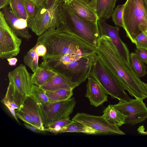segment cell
Instances as JSON below:
<instances>
[{
  "mask_svg": "<svg viewBox=\"0 0 147 147\" xmlns=\"http://www.w3.org/2000/svg\"><path fill=\"white\" fill-rule=\"evenodd\" d=\"M98 57L121 86L136 98H147V83L135 74L122 59L111 40L102 44L96 50Z\"/></svg>",
  "mask_w": 147,
  "mask_h": 147,
  "instance_id": "obj_1",
  "label": "cell"
},
{
  "mask_svg": "<svg viewBox=\"0 0 147 147\" xmlns=\"http://www.w3.org/2000/svg\"><path fill=\"white\" fill-rule=\"evenodd\" d=\"M37 42L47 49V53L42 58L70 54L84 56L97 54L96 48L60 27L46 31L38 36Z\"/></svg>",
  "mask_w": 147,
  "mask_h": 147,
  "instance_id": "obj_2",
  "label": "cell"
},
{
  "mask_svg": "<svg viewBox=\"0 0 147 147\" xmlns=\"http://www.w3.org/2000/svg\"><path fill=\"white\" fill-rule=\"evenodd\" d=\"M97 55L70 54L43 58L40 66L52 70L78 86L90 76Z\"/></svg>",
  "mask_w": 147,
  "mask_h": 147,
  "instance_id": "obj_3",
  "label": "cell"
},
{
  "mask_svg": "<svg viewBox=\"0 0 147 147\" xmlns=\"http://www.w3.org/2000/svg\"><path fill=\"white\" fill-rule=\"evenodd\" d=\"M59 27L67 30L96 48L100 37L97 23L82 20L76 16L68 5L59 4Z\"/></svg>",
  "mask_w": 147,
  "mask_h": 147,
  "instance_id": "obj_4",
  "label": "cell"
},
{
  "mask_svg": "<svg viewBox=\"0 0 147 147\" xmlns=\"http://www.w3.org/2000/svg\"><path fill=\"white\" fill-rule=\"evenodd\" d=\"M124 4L123 28L134 44L138 35L147 32V9L143 0H127Z\"/></svg>",
  "mask_w": 147,
  "mask_h": 147,
  "instance_id": "obj_5",
  "label": "cell"
},
{
  "mask_svg": "<svg viewBox=\"0 0 147 147\" xmlns=\"http://www.w3.org/2000/svg\"><path fill=\"white\" fill-rule=\"evenodd\" d=\"M8 76L9 82L4 97L19 107L26 97L30 95L34 85L31 76L22 64L9 72Z\"/></svg>",
  "mask_w": 147,
  "mask_h": 147,
  "instance_id": "obj_6",
  "label": "cell"
},
{
  "mask_svg": "<svg viewBox=\"0 0 147 147\" xmlns=\"http://www.w3.org/2000/svg\"><path fill=\"white\" fill-rule=\"evenodd\" d=\"M90 76L93 78L101 86L106 93L112 98L126 101L131 100L105 66L97 55L92 67Z\"/></svg>",
  "mask_w": 147,
  "mask_h": 147,
  "instance_id": "obj_7",
  "label": "cell"
},
{
  "mask_svg": "<svg viewBox=\"0 0 147 147\" xmlns=\"http://www.w3.org/2000/svg\"><path fill=\"white\" fill-rule=\"evenodd\" d=\"M59 5L56 1L50 7L37 8L35 15L27 20L28 27L39 36L47 31L59 27Z\"/></svg>",
  "mask_w": 147,
  "mask_h": 147,
  "instance_id": "obj_8",
  "label": "cell"
},
{
  "mask_svg": "<svg viewBox=\"0 0 147 147\" xmlns=\"http://www.w3.org/2000/svg\"><path fill=\"white\" fill-rule=\"evenodd\" d=\"M74 97L63 101L39 104L44 127L48 128L57 121L69 117L76 104Z\"/></svg>",
  "mask_w": 147,
  "mask_h": 147,
  "instance_id": "obj_9",
  "label": "cell"
},
{
  "mask_svg": "<svg viewBox=\"0 0 147 147\" xmlns=\"http://www.w3.org/2000/svg\"><path fill=\"white\" fill-rule=\"evenodd\" d=\"M22 40L7 24L0 12V57L7 59L17 55L20 51Z\"/></svg>",
  "mask_w": 147,
  "mask_h": 147,
  "instance_id": "obj_10",
  "label": "cell"
},
{
  "mask_svg": "<svg viewBox=\"0 0 147 147\" xmlns=\"http://www.w3.org/2000/svg\"><path fill=\"white\" fill-rule=\"evenodd\" d=\"M143 100L136 98L128 101L119 100L118 103L114 106L127 116L125 124L134 125L147 118V107Z\"/></svg>",
  "mask_w": 147,
  "mask_h": 147,
  "instance_id": "obj_11",
  "label": "cell"
},
{
  "mask_svg": "<svg viewBox=\"0 0 147 147\" xmlns=\"http://www.w3.org/2000/svg\"><path fill=\"white\" fill-rule=\"evenodd\" d=\"M72 120L84 123L91 127L96 131V134H125L119 127L109 122L102 116L78 113L74 116Z\"/></svg>",
  "mask_w": 147,
  "mask_h": 147,
  "instance_id": "obj_12",
  "label": "cell"
},
{
  "mask_svg": "<svg viewBox=\"0 0 147 147\" xmlns=\"http://www.w3.org/2000/svg\"><path fill=\"white\" fill-rule=\"evenodd\" d=\"M97 23L100 36L105 35L109 37L122 59L130 65V54L127 45L119 37V27L111 26L107 24L105 21L98 19Z\"/></svg>",
  "mask_w": 147,
  "mask_h": 147,
  "instance_id": "obj_13",
  "label": "cell"
},
{
  "mask_svg": "<svg viewBox=\"0 0 147 147\" xmlns=\"http://www.w3.org/2000/svg\"><path fill=\"white\" fill-rule=\"evenodd\" d=\"M2 11L7 24L18 37L28 40L32 38L27 20L18 17L10 7L3 8Z\"/></svg>",
  "mask_w": 147,
  "mask_h": 147,
  "instance_id": "obj_14",
  "label": "cell"
},
{
  "mask_svg": "<svg viewBox=\"0 0 147 147\" xmlns=\"http://www.w3.org/2000/svg\"><path fill=\"white\" fill-rule=\"evenodd\" d=\"M86 97L89 100L90 104L98 107L108 101V96L100 84L92 77L89 76L86 86Z\"/></svg>",
  "mask_w": 147,
  "mask_h": 147,
  "instance_id": "obj_15",
  "label": "cell"
},
{
  "mask_svg": "<svg viewBox=\"0 0 147 147\" xmlns=\"http://www.w3.org/2000/svg\"><path fill=\"white\" fill-rule=\"evenodd\" d=\"M18 109L29 115L35 126L40 129H44L39 105L32 96L30 95L27 96Z\"/></svg>",
  "mask_w": 147,
  "mask_h": 147,
  "instance_id": "obj_16",
  "label": "cell"
},
{
  "mask_svg": "<svg viewBox=\"0 0 147 147\" xmlns=\"http://www.w3.org/2000/svg\"><path fill=\"white\" fill-rule=\"evenodd\" d=\"M73 13L80 19L97 23L98 18L95 11L80 0H71L68 5Z\"/></svg>",
  "mask_w": 147,
  "mask_h": 147,
  "instance_id": "obj_17",
  "label": "cell"
},
{
  "mask_svg": "<svg viewBox=\"0 0 147 147\" xmlns=\"http://www.w3.org/2000/svg\"><path fill=\"white\" fill-rule=\"evenodd\" d=\"M78 85L56 73L50 80L40 86L45 91H53L61 89L73 90Z\"/></svg>",
  "mask_w": 147,
  "mask_h": 147,
  "instance_id": "obj_18",
  "label": "cell"
},
{
  "mask_svg": "<svg viewBox=\"0 0 147 147\" xmlns=\"http://www.w3.org/2000/svg\"><path fill=\"white\" fill-rule=\"evenodd\" d=\"M117 0H96L95 12L98 18L105 21L114 11Z\"/></svg>",
  "mask_w": 147,
  "mask_h": 147,
  "instance_id": "obj_19",
  "label": "cell"
},
{
  "mask_svg": "<svg viewBox=\"0 0 147 147\" xmlns=\"http://www.w3.org/2000/svg\"><path fill=\"white\" fill-rule=\"evenodd\" d=\"M109 122L118 127L125 124L126 115L116 109L114 105H109L105 109L102 115Z\"/></svg>",
  "mask_w": 147,
  "mask_h": 147,
  "instance_id": "obj_20",
  "label": "cell"
},
{
  "mask_svg": "<svg viewBox=\"0 0 147 147\" xmlns=\"http://www.w3.org/2000/svg\"><path fill=\"white\" fill-rule=\"evenodd\" d=\"M31 76L32 83L34 85L40 86L47 82L56 74L52 70L46 67L39 66Z\"/></svg>",
  "mask_w": 147,
  "mask_h": 147,
  "instance_id": "obj_21",
  "label": "cell"
},
{
  "mask_svg": "<svg viewBox=\"0 0 147 147\" xmlns=\"http://www.w3.org/2000/svg\"><path fill=\"white\" fill-rule=\"evenodd\" d=\"M65 132L82 133L88 134H96V131L87 125L77 121L72 122L61 128L59 133Z\"/></svg>",
  "mask_w": 147,
  "mask_h": 147,
  "instance_id": "obj_22",
  "label": "cell"
},
{
  "mask_svg": "<svg viewBox=\"0 0 147 147\" xmlns=\"http://www.w3.org/2000/svg\"><path fill=\"white\" fill-rule=\"evenodd\" d=\"M129 59L130 66L138 77L140 78L147 74V67L135 53H131L130 54Z\"/></svg>",
  "mask_w": 147,
  "mask_h": 147,
  "instance_id": "obj_23",
  "label": "cell"
},
{
  "mask_svg": "<svg viewBox=\"0 0 147 147\" xmlns=\"http://www.w3.org/2000/svg\"><path fill=\"white\" fill-rule=\"evenodd\" d=\"M45 91L49 102H50L67 100L71 98L73 95V90L70 89H61L53 91Z\"/></svg>",
  "mask_w": 147,
  "mask_h": 147,
  "instance_id": "obj_24",
  "label": "cell"
},
{
  "mask_svg": "<svg viewBox=\"0 0 147 147\" xmlns=\"http://www.w3.org/2000/svg\"><path fill=\"white\" fill-rule=\"evenodd\" d=\"M36 45L30 49L26 53L23 57V62L28 66L33 73L39 67V57L35 51Z\"/></svg>",
  "mask_w": 147,
  "mask_h": 147,
  "instance_id": "obj_25",
  "label": "cell"
},
{
  "mask_svg": "<svg viewBox=\"0 0 147 147\" xmlns=\"http://www.w3.org/2000/svg\"><path fill=\"white\" fill-rule=\"evenodd\" d=\"M24 0H8L10 7L18 17L27 20V15L26 11Z\"/></svg>",
  "mask_w": 147,
  "mask_h": 147,
  "instance_id": "obj_26",
  "label": "cell"
},
{
  "mask_svg": "<svg viewBox=\"0 0 147 147\" xmlns=\"http://www.w3.org/2000/svg\"><path fill=\"white\" fill-rule=\"evenodd\" d=\"M39 104H43L49 102L45 91L40 86L34 85L30 95Z\"/></svg>",
  "mask_w": 147,
  "mask_h": 147,
  "instance_id": "obj_27",
  "label": "cell"
},
{
  "mask_svg": "<svg viewBox=\"0 0 147 147\" xmlns=\"http://www.w3.org/2000/svg\"><path fill=\"white\" fill-rule=\"evenodd\" d=\"M69 117L61 119L54 123L48 128H45L44 130L52 132L55 134L59 133L60 129L72 122Z\"/></svg>",
  "mask_w": 147,
  "mask_h": 147,
  "instance_id": "obj_28",
  "label": "cell"
},
{
  "mask_svg": "<svg viewBox=\"0 0 147 147\" xmlns=\"http://www.w3.org/2000/svg\"><path fill=\"white\" fill-rule=\"evenodd\" d=\"M124 4L118 5L114 10L111 16L115 25L123 28V15Z\"/></svg>",
  "mask_w": 147,
  "mask_h": 147,
  "instance_id": "obj_29",
  "label": "cell"
},
{
  "mask_svg": "<svg viewBox=\"0 0 147 147\" xmlns=\"http://www.w3.org/2000/svg\"><path fill=\"white\" fill-rule=\"evenodd\" d=\"M134 44L137 49L147 50V32L138 35L135 39Z\"/></svg>",
  "mask_w": 147,
  "mask_h": 147,
  "instance_id": "obj_30",
  "label": "cell"
},
{
  "mask_svg": "<svg viewBox=\"0 0 147 147\" xmlns=\"http://www.w3.org/2000/svg\"><path fill=\"white\" fill-rule=\"evenodd\" d=\"M24 1L28 20L35 15L37 8L34 4L28 0H24Z\"/></svg>",
  "mask_w": 147,
  "mask_h": 147,
  "instance_id": "obj_31",
  "label": "cell"
},
{
  "mask_svg": "<svg viewBox=\"0 0 147 147\" xmlns=\"http://www.w3.org/2000/svg\"><path fill=\"white\" fill-rule=\"evenodd\" d=\"M15 113L17 117L22 120L24 122L34 125L31 118L27 113L19 109H17L15 111Z\"/></svg>",
  "mask_w": 147,
  "mask_h": 147,
  "instance_id": "obj_32",
  "label": "cell"
},
{
  "mask_svg": "<svg viewBox=\"0 0 147 147\" xmlns=\"http://www.w3.org/2000/svg\"><path fill=\"white\" fill-rule=\"evenodd\" d=\"M35 48V51L38 55L42 57L45 55L47 52V49L45 46L43 44L37 42Z\"/></svg>",
  "mask_w": 147,
  "mask_h": 147,
  "instance_id": "obj_33",
  "label": "cell"
},
{
  "mask_svg": "<svg viewBox=\"0 0 147 147\" xmlns=\"http://www.w3.org/2000/svg\"><path fill=\"white\" fill-rule=\"evenodd\" d=\"M135 53L144 63L147 65V50L137 49Z\"/></svg>",
  "mask_w": 147,
  "mask_h": 147,
  "instance_id": "obj_34",
  "label": "cell"
},
{
  "mask_svg": "<svg viewBox=\"0 0 147 147\" xmlns=\"http://www.w3.org/2000/svg\"><path fill=\"white\" fill-rule=\"evenodd\" d=\"M24 125L27 128L29 129L32 131L37 133L44 132L45 131L44 130L40 129L36 126L31 124L24 122Z\"/></svg>",
  "mask_w": 147,
  "mask_h": 147,
  "instance_id": "obj_35",
  "label": "cell"
},
{
  "mask_svg": "<svg viewBox=\"0 0 147 147\" xmlns=\"http://www.w3.org/2000/svg\"><path fill=\"white\" fill-rule=\"evenodd\" d=\"M95 11L96 0H80Z\"/></svg>",
  "mask_w": 147,
  "mask_h": 147,
  "instance_id": "obj_36",
  "label": "cell"
},
{
  "mask_svg": "<svg viewBox=\"0 0 147 147\" xmlns=\"http://www.w3.org/2000/svg\"><path fill=\"white\" fill-rule=\"evenodd\" d=\"M34 4L37 7H43L45 5L46 0H28Z\"/></svg>",
  "mask_w": 147,
  "mask_h": 147,
  "instance_id": "obj_37",
  "label": "cell"
},
{
  "mask_svg": "<svg viewBox=\"0 0 147 147\" xmlns=\"http://www.w3.org/2000/svg\"><path fill=\"white\" fill-rule=\"evenodd\" d=\"M9 65L10 66H14L16 65L18 61L17 58L12 57L7 59Z\"/></svg>",
  "mask_w": 147,
  "mask_h": 147,
  "instance_id": "obj_38",
  "label": "cell"
},
{
  "mask_svg": "<svg viewBox=\"0 0 147 147\" xmlns=\"http://www.w3.org/2000/svg\"><path fill=\"white\" fill-rule=\"evenodd\" d=\"M8 4V0H0V9H1L7 6Z\"/></svg>",
  "mask_w": 147,
  "mask_h": 147,
  "instance_id": "obj_39",
  "label": "cell"
},
{
  "mask_svg": "<svg viewBox=\"0 0 147 147\" xmlns=\"http://www.w3.org/2000/svg\"><path fill=\"white\" fill-rule=\"evenodd\" d=\"M56 0H46L45 6L47 7L51 6Z\"/></svg>",
  "mask_w": 147,
  "mask_h": 147,
  "instance_id": "obj_40",
  "label": "cell"
},
{
  "mask_svg": "<svg viewBox=\"0 0 147 147\" xmlns=\"http://www.w3.org/2000/svg\"><path fill=\"white\" fill-rule=\"evenodd\" d=\"M138 131H139V133L141 134L144 135H147V131H144V130H143L142 129V126L139 127L138 129Z\"/></svg>",
  "mask_w": 147,
  "mask_h": 147,
  "instance_id": "obj_41",
  "label": "cell"
},
{
  "mask_svg": "<svg viewBox=\"0 0 147 147\" xmlns=\"http://www.w3.org/2000/svg\"><path fill=\"white\" fill-rule=\"evenodd\" d=\"M71 0H63V2L66 4L68 5Z\"/></svg>",
  "mask_w": 147,
  "mask_h": 147,
  "instance_id": "obj_42",
  "label": "cell"
},
{
  "mask_svg": "<svg viewBox=\"0 0 147 147\" xmlns=\"http://www.w3.org/2000/svg\"><path fill=\"white\" fill-rule=\"evenodd\" d=\"M146 7L147 9V0H143Z\"/></svg>",
  "mask_w": 147,
  "mask_h": 147,
  "instance_id": "obj_43",
  "label": "cell"
}]
</instances>
